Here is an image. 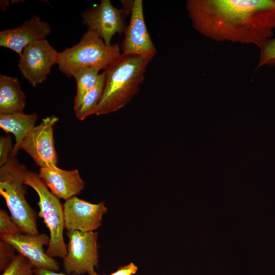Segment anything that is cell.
Returning a JSON list of instances; mask_svg holds the SVG:
<instances>
[{
  "label": "cell",
  "mask_w": 275,
  "mask_h": 275,
  "mask_svg": "<svg viewBox=\"0 0 275 275\" xmlns=\"http://www.w3.org/2000/svg\"><path fill=\"white\" fill-rule=\"evenodd\" d=\"M195 30L218 41L258 47L275 30V0H187Z\"/></svg>",
  "instance_id": "1"
},
{
  "label": "cell",
  "mask_w": 275,
  "mask_h": 275,
  "mask_svg": "<svg viewBox=\"0 0 275 275\" xmlns=\"http://www.w3.org/2000/svg\"><path fill=\"white\" fill-rule=\"evenodd\" d=\"M153 58L123 54L104 71L106 81L101 99L92 115H106L126 105L138 94L146 68Z\"/></svg>",
  "instance_id": "2"
},
{
  "label": "cell",
  "mask_w": 275,
  "mask_h": 275,
  "mask_svg": "<svg viewBox=\"0 0 275 275\" xmlns=\"http://www.w3.org/2000/svg\"><path fill=\"white\" fill-rule=\"evenodd\" d=\"M28 171L16 157H10L0 168V195L5 200L11 218L24 234L36 235L39 234L37 214L25 197L27 191L24 182Z\"/></svg>",
  "instance_id": "3"
},
{
  "label": "cell",
  "mask_w": 275,
  "mask_h": 275,
  "mask_svg": "<svg viewBox=\"0 0 275 275\" xmlns=\"http://www.w3.org/2000/svg\"><path fill=\"white\" fill-rule=\"evenodd\" d=\"M120 49L118 43L108 46L96 32L88 30L77 44L59 52L57 64L68 77L83 68L104 70L121 55Z\"/></svg>",
  "instance_id": "4"
},
{
  "label": "cell",
  "mask_w": 275,
  "mask_h": 275,
  "mask_svg": "<svg viewBox=\"0 0 275 275\" xmlns=\"http://www.w3.org/2000/svg\"><path fill=\"white\" fill-rule=\"evenodd\" d=\"M24 183L33 188L39 197L38 215L43 218L50 234L46 253L52 258H64L67 254V245L63 236L65 229L63 205L60 199L49 190L38 174L28 171Z\"/></svg>",
  "instance_id": "5"
},
{
  "label": "cell",
  "mask_w": 275,
  "mask_h": 275,
  "mask_svg": "<svg viewBox=\"0 0 275 275\" xmlns=\"http://www.w3.org/2000/svg\"><path fill=\"white\" fill-rule=\"evenodd\" d=\"M133 2L121 1L122 8L118 9L112 5L109 0H102L98 5L83 11V23L88 30L96 32L105 44L109 46L116 33H124L127 26L125 19L131 14Z\"/></svg>",
  "instance_id": "6"
},
{
  "label": "cell",
  "mask_w": 275,
  "mask_h": 275,
  "mask_svg": "<svg viewBox=\"0 0 275 275\" xmlns=\"http://www.w3.org/2000/svg\"><path fill=\"white\" fill-rule=\"evenodd\" d=\"M69 238L67 254L63 258V267L68 274L98 275L94 270L97 266L98 233L94 232L68 231Z\"/></svg>",
  "instance_id": "7"
},
{
  "label": "cell",
  "mask_w": 275,
  "mask_h": 275,
  "mask_svg": "<svg viewBox=\"0 0 275 275\" xmlns=\"http://www.w3.org/2000/svg\"><path fill=\"white\" fill-rule=\"evenodd\" d=\"M59 52L46 39L26 46L18 63L22 75L33 87L42 83L57 64Z\"/></svg>",
  "instance_id": "8"
},
{
  "label": "cell",
  "mask_w": 275,
  "mask_h": 275,
  "mask_svg": "<svg viewBox=\"0 0 275 275\" xmlns=\"http://www.w3.org/2000/svg\"><path fill=\"white\" fill-rule=\"evenodd\" d=\"M59 121L54 115L42 119L21 142L19 149L25 151L40 168L57 166L53 128Z\"/></svg>",
  "instance_id": "9"
},
{
  "label": "cell",
  "mask_w": 275,
  "mask_h": 275,
  "mask_svg": "<svg viewBox=\"0 0 275 275\" xmlns=\"http://www.w3.org/2000/svg\"><path fill=\"white\" fill-rule=\"evenodd\" d=\"M65 228L68 231L93 232L101 225L107 211L104 202L92 204L76 196L63 204Z\"/></svg>",
  "instance_id": "10"
},
{
  "label": "cell",
  "mask_w": 275,
  "mask_h": 275,
  "mask_svg": "<svg viewBox=\"0 0 275 275\" xmlns=\"http://www.w3.org/2000/svg\"><path fill=\"white\" fill-rule=\"evenodd\" d=\"M121 45L123 54H132L153 58L157 53L145 23L142 0H134L130 19Z\"/></svg>",
  "instance_id": "11"
},
{
  "label": "cell",
  "mask_w": 275,
  "mask_h": 275,
  "mask_svg": "<svg viewBox=\"0 0 275 275\" xmlns=\"http://www.w3.org/2000/svg\"><path fill=\"white\" fill-rule=\"evenodd\" d=\"M1 239L12 245L19 254L25 257L35 268H44L58 271V262L44 251L43 247L49 243L50 238L45 234L0 235Z\"/></svg>",
  "instance_id": "12"
},
{
  "label": "cell",
  "mask_w": 275,
  "mask_h": 275,
  "mask_svg": "<svg viewBox=\"0 0 275 275\" xmlns=\"http://www.w3.org/2000/svg\"><path fill=\"white\" fill-rule=\"evenodd\" d=\"M51 28L48 22L33 15L21 25L0 32V46L12 50L19 57L28 45L46 39Z\"/></svg>",
  "instance_id": "13"
},
{
  "label": "cell",
  "mask_w": 275,
  "mask_h": 275,
  "mask_svg": "<svg viewBox=\"0 0 275 275\" xmlns=\"http://www.w3.org/2000/svg\"><path fill=\"white\" fill-rule=\"evenodd\" d=\"M38 175L53 195L65 201L80 193L85 187L76 169L68 171L57 166L40 168Z\"/></svg>",
  "instance_id": "14"
},
{
  "label": "cell",
  "mask_w": 275,
  "mask_h": 275,
  "mask_svg": "<svg viewBox=\"0 0 275 275\" xmlns=\"http://www.w3.org/2000/svg\"><path fill=\"white\" fill-rule=\"evenodd\" d=\"M38 118L36 113L26 114L21 112L0 114V127L6 133L13 134L15 143L10 157H15L24 139L35 126Z\"/></svg>",
  "instance_id": "15"
},
{
  "label": "cell",
  "mask_w": 275,
  "mask_h": 275,
  "mask_svg": "<svg viewBox=\"0 0 275 275\" xmlns=\"http://www.w3.org/2000/svg\"><path fill=\"white\" fill-rule=\"evenodd\" d=\"M26 96L17 78L0 75V114L23 112Z\"/></svg>",
  "instance_id": "16"
},
{
  "label": "cell",
  "mask_w": 275,
  "mask_h": 275,
  "mask_svg": "<svg viewBox=\"0 0 275 275\" xmlns=\"http://www.w3.org/2000/svg\"><path fill=\"white\" fill-rule=\"evenodd\" d=\"M105 81L106 73L104 71L99 75L95 86L86 94L79 108L75 113L78 120L82 121L92 115L102 96Z\"/></svg>",
  "instance_id": "17"
},
{
  "label": "cell",
  "mask_w": 275,
  "mask_h": 275,
  "mask_svg": "<svg viewBox=\"0 0 275 275\" xmlns=\"http://www.w3.org/2000/svg\"><path fill=\"white\" fill-rule=\"evenodd\" d=\"M99 71L94 68H83L73 74L77 86V92L74 99V113L79 108L86 94L95 86Z\"/></svg>",
  "instance_id": "18"
},
{
  "label": "cell",
  "mask_w": 275,
  "mask_h": 275,
  "mask_svg": "<svg viewBox=\"0 0 275 275\" xmlns=\"http://www.w3.org/2000/svg\"><path fill=\"white\" fill-rule=\"evenodd\" d=\"M34 267L24 256L15 255L1 275H33Z\"/></svg>",
  "instance_id": "19"
},
{
  "label": "cell",
  "mask_w": 275,
  "mask_h": 275,
  "mask_svg": "<svg viewBox=\"0 0 275 275\" xmlns=\"http://www.w3.org/2000/svg\"><path fill=\"white\" fill-rule=\"evenodd\" d=\"M260 55L256 69L264 66H275V38H270L259 47Z\"/></svg>",
  "instance_id": "20"
},
{
  "label": "cell",
  "mask_w": 275,
  "mask_h": 275,
  "mask_svg": "<svg viewBox=\"0 0 275 275\" xmlns=\"http://www.w3.org/2000/svg\"><path fill=\"white\" fill-rule=\"evenodd\" d=\"M24 234L4 209L0 210V235H17Z\"/></svg>",
  "instance_id": "21"
},
{
  "label": "cell",
  "mask_w": 275,
  "mask_h": 275,
  "mask_svg": "<svg viewBox=\"0 0 275 275\" xmlns=\"http://www.w3.org/2000/svg\"><path fill=\"white\" fill-rule=\"evenodd\" d=\"M14 248L8 242L0 240V269L4 271L15 255Z\"/></svg>",
  "instance_id": "22"
},
{
  "label": "cell",
  "mask_w": 275,
  "mask_h": 275,
  "mask_svg": "<svg viewBox=\"0 0 275 275\" xmlns=\"http://www.w3.org/2000/svg\"><path fill=\"white\" fill-rule=\"evenodd\" d=\"M12 138L10 134L0 137V167L6 164L10 159L13 150Z\"/></svg>",
  "instance_id": "23"
},
{
  "label": "cell",
  "mask_w": 275,
  "mask_h": 275,
  "mask_svg": "<svg viewBox=\"0 0 275 275\" xmlns=\"http://www.w3.org/2000/svg\"><path fill=\"white\" fill-rule=\"evenodd\" d=\"M138 270L137 266L133 263L120 267L117 271L110 275H133Z\"/></svg>",
  "instance_id": "24"
},
{
  "label": "cell",
  "mask_w": 275,
  "mask_h": 275,
  "mask_svg": "<svg viewBox=\"0 0 275 275\" xmlns=\"http://www.w3.org/2000/svg\"><path fill=\"white\" fill-rule=\"evenodd\" d=\"M34 272L35 275H70L41 268H34Z\"/></svg>",
  "instance_id": "25"
},
{
  "label": "cell",
  "mask_w": 275,
  "mask_h": 275,
  "mask_svg": "<svg viewBox=\"0 0 275 275\" xmlns=\"http://www.w3.org/2000/svg\"><path fill=\"white\" fill-rule=\"evenodd\" d=\"M98 275H100V274H98Z\"/></svg>",
  "instance_id": "26"
}]
</instances>
